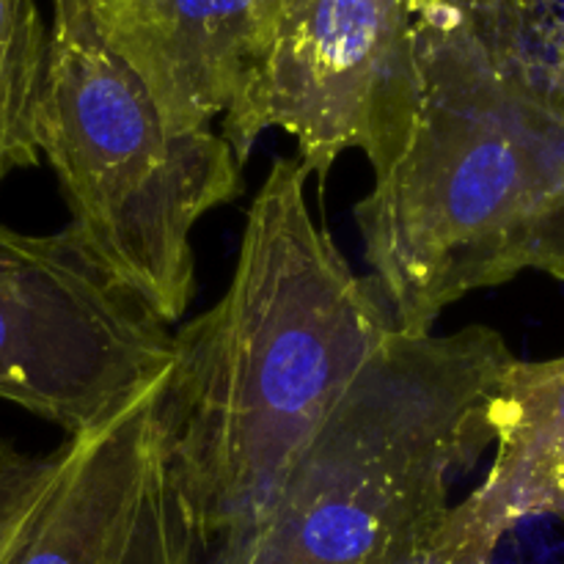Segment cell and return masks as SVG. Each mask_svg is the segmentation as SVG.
<instances>
[{
  "mask_svg": "<svg viewBox=\"0 0 564 564\" xmlns=\"http://www.w3.org/2000/svg\"><path fill=\"white\" fill-rule=\"evenodd\" d=\"M419 97L408 141L356 204L400 334L468 292L564 281V75L556 0H405Z\"/></svg>",
  "mask_w": 564,
  "mask_h": 564,
  "instance_id": "cell-1",
  "label": "cell"
},
{
  "mask_svg": "<svg viewBox=\"0 0 564 564\" xmlns=\"http://www.w3.org/2000/svg\"><path fill=\"white\" fill-rule=\"evenodd\" d=\"M306 180L295 158L270 165L229 290L174 334L158 427L198 562L262 516L397 330L378 281L312 215Z\"/></svg>",
  "mask_w": 564,
  "mask_h": 564,
  "instance_id": "cell-2",
  "label": "cell"
},
{
  "mask_svg": "<svg viewBox=\"0 0 564 564\" xmlns=\"http://www.w3.org/2000/svg\"><path fill=\"white\" fill-rule=\"evenodd\" d=\"M512 361L488 325L394 330L262 516L198 564H419L455 479L494 444L488 408Z\"/></svg>",
  "mask_w": 564,
  "mask_h": 564,
  "instance_id": "cell-3",
  "label": "cell"
},
{
  "mask_svg": "<svg viewBox=\"0 0 564 564\" xmlns=\"http://www.w3.org/2000/svg\"><path fill=\"white\" fill-rule=\"evenodd\" d=\"M39 152L58 176L69 229L163 323L185 317L196 281L193 229L242 193L224 135L171 130L108 47L91 0H50Z\"/></svg>",
  "mask_w": 564,
  "mask_h": 564,
  "instance_id": "cell-4",
  "label": "cell"
},
{
  "mask_svg": "<svg viewBox=\"0 0 564 564\" xmlns=\"http://www.w3.org/2000/svg\"><path fill=\"white\" fill-rule=\"evenodd\" d=\"M174 361V334L66 226L0 224V400L91 433Z\"/></svg>",
  "mask_w": 564,
  "mask_h": 564,
  "instance_id": "cell-5",
  "label": "cell"
},
{
  "mask_svg": "<svg viewBox=\"0 0 564 564\" xmlns=\"http://www.w3.org/2000/svg\"><path fill=\"white\" fill-rule=\"evenodd\" d=\"M422 97L405 0H273L226 143L246 163L273 127L295 138L297 163L325 191L350 149L375 174L402 152Z\"/></svg>",
  "mask_w": 564,
  "mask_h": 564,
  "instance_id": "cell-6",
  "label": "cell"
},
{
  "mask_svg": "<svg viewBox=\"0 0 564 564\" xmlns=\"http://www.w3.org/2000/svg\"><path fill=\"white\" fill-rule=\"evenodd\" d=\"M108 47L171 130L207 132L246 86L273 0H91Z\"/></svg>",
  "mask_w": 564,
  "mask_h": 564,
  "instance_id": "cell-7",
  "label": "cell"
},
{
  "mask_svg": "<svg viewBox=\"0 0 564 564\" xmlns=\"http://www.w3.org/2000/svg\"><path fill=\"white\" fill-rule=\"evenodd\" d=\"M496 457L446 510L419 564H494L521 521L564 518V356L512 361L488 408Z\"/></svg>",
  "mask_w": 564,
  "mask_h": 564,
  "instance_id": "cell-8",
  "label": "cell"
},
{
  "mask_svg": "<svg viewBox=\"0 0 564 564\" xmlns=\"http://www.w3.org/2000/svg\"><path fill=\"white\" fill-rule=\"evenodd\" d=\"M47 25L36 0H0V185L39 165Z\"/></svg>",
  "mask_w": 564,
  "mask_h": 564,
  "instance_id": "cell-9",
  "label": "cell"
},
{
  "mask_svg": "<svg viewBox=\"0 0 564 564\" xmlns=\"http://www.w3.org/2000/svg\"><path fill=\"white\" fill-rule=\"evenodd\" d=\"M64 444L50 452H28L0 438V564H14L64 468Z\"/></svg>",
  "mask_w": 564,
  "mask_h": 564,
  "instance_id": "cell-10",
  "label": "cell"
},
{
  "mask_svg": "<svg viewBox=\"0 0 564 564\" xmlns=\"http://www.w3.org/2000/svg\"><path fill=\"white\" fill-rule=\"evenodd\" d=\"M116 564H198L171 485L143 518L135 538Z\"/></svg>",
  "mask_w": 564,
  "mask_h": 564,
  "instance_id": "cell-11",
  "label": "cell"
}]
</instances>
